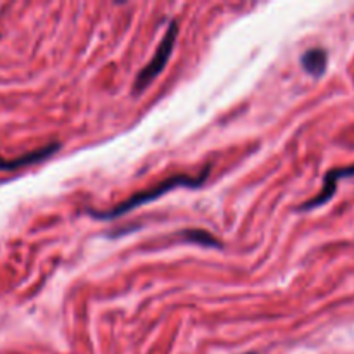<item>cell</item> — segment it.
I'll use <instances>...</instances> for the list:
<instances>
[{
	"label": "cell",
	"mask_w": 354,
	"mask_h": 354,
	"mask_svg": "<svg viewBox=\"0 0 354 354\" xmlns=\"http://www.w3.org/2000/svg\"><path fill=\"white\" fill-rule=\"evenodd\" d=\"M301 64H303L304 71H306L308 75L315 76V78H320L328 64L327 50L322 47L310 48V50L304 52L303 57H301Z\"/></svg>",
	"instance_id": "5"
},
{
	"label": "cell",
	"mask_w": 354,
	"mask_h": 354,
	"mask_svg": "<svg viewBox=\"0 0 354 354\" xmlns=\"http://www.w3.org/2000/svg\"><path fill=\"white\" fill-rule=\"evenodd\" d=\"M59 147H61V144H57V142H55V144L47 145V147H41V149H38V151L28 152V154L19 156V158H16V159L0 158V169H2V171H10V169L23 168V166H31V165H35V162H40V161H44V159L54 156L55 152L59 151Z\"/></svg>",
	"instance_id": "4"
},
{
	"label": "cell",
	"mask_w": 354,
	"mask_h": 354,
	"mask_svg": "<svg viewBox=\"0 0 354 354\" xmlns=\"http://www.w3.org/2000/svg\"><path fill=\"white\" fill-rule=\"evenodd\" d=\"M209 169L211 168L207 166V168L204 169V171L201 173L199 176L175 175V176H171V178L162 180V182L158 183L154 189L144 190V192H137L135 196H131L130 199L124 201V203L118 204V206L113 207V209H109V211H90V214H92V216H95V218H99V220H111V218H118V216H121V214L130 213L131 209L142 206V204L152 203V201L159 199V197H162L165 194H168L169 190L178 189V187H192V189H197V187H201V185H204V183H206L207 175H209Z\"/></svg>",
	"instance_id": "1"
},
{
	"label": "cell",
	"mask_w": 354,
	"mask_h": 354,
	"mask_svg": "<svg viewBox=\"0 0 354 354\" xmlns=\"http://www.w3.org/2000/svg\"><path fill=\"white\" fill-rule=\"evenodd\" d=\"M176 35H178V24L176 21H171L169 23V28L166 30L165 37H162L161 44H159L158 50H156L154 57L152 61L138 73V76L135 78L133 83V93H140L156 76H159V73L165 69V66L168 64L169 61V55H171L173 48H175L176 44Z\"/></svg>",
	"instance_id": "2"
},
{
	"label": "cell",
	"mask_w": 354,
	"mask_h": 354,
	"mask_svg": "<svg viewBox=\"0 0 354 354\" xmlns=\"http://www.w3.org/2000/svg\"><path fill=\"white\" fill-rule=\"evenodd\" d=\"M344 178H354V165L353 166H344V168H334L325 175L324 178V189L320 190L317 197H313L311 201L304 203L299 209L310 211L315 209V207H322L324 204H327L328 201L334 197L335 190H337V185L341 180Z\"/></svg>",
	"instance_id": "3"
},
{
	"label": "cell",
	"mask_w": 354,
	"mask_h": 354,
	"mask_svg": "<svg viewBox=\"0 0 354 354\" xmlns=\"http://www.w3.org/2000/svg\"><path fill=\"white\" fill-rule=\"evenodd\" d=\"M180 235H182L183 241L196 242V244L206 245V248H221V245H223L214 235H211L209 232L204 230H185Z\"/></svg>",
	"instance_id": "6"
}]
</instances>
